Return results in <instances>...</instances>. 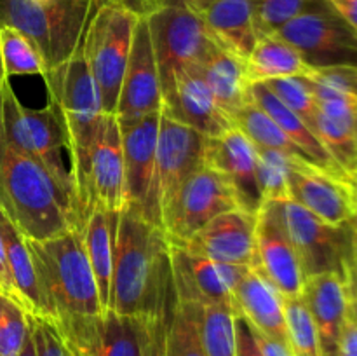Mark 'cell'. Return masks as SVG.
<instances>
[{
	"label": "cell",
	"instance_id": "44",
	"mask_svg": "<svg viewBox=\"0 0 357 356\" xmlns=\"http://www.w3.org/2000/svg\"><path fill=\"white\" fill-rule=\"evenodd\" d=\"M255 334H257L258 346H260L261 353H264L265 356H293L288 342L275 341V339L267 337V335H261L260 332L257 330H255Z\"/></svg>",
	"mask_w": 357,
	"mask_h": 356
},
{
	"label": "cell",
	"instance_id": "9",
	"mask_svg": "<svg viewBox=\"0 0 357 356\" xmlns=\"http://www.w3.org/2000/svg\"><path fill=\"white\" fill-rule=\"evenodd\" d=\"M278 35L289 42L312 70H357V28L328 2L293 17Z\"/></svg>",
	"mask_w": 357,
	"mask_h": 356
},
{
	"label": "cell",
	"instance_id": "45",
	"mask_svg": "<svg viewBox=\"0 0 357 356\" xmlns=\"http://www.w3.org/2000/svg\"><path fill=\"white\" fill-rule=\"evenodd\" d=\"M338 14L345 17L352 27L357 28V0H326Z\"/></svg>",
	"mask_w": 357,
	"mask_h": 356
},
{
	"label": "cell",
	"instance_id": "18",
	"mask_svg": "<svg viewBox=\"0 0 357 356\" xmlns=\"http://www.w3.org/2000/svg\"><path fill=\"white\" fill-rule=\"evenodd\" d=\"M288 199L331 225H342L354 215V187L351 178L331 175L307 161L289 171Z\"/></svg>",
	"mask_w": 357,
	"mask_h": 356
},
{
	"label": "cell",
	"instance_id": "13",
	"mask_svg": "<svg viewBox=\"0 0 357 356\" xmlns=\"http://www.w3.org/2000/svg\"><path fill=\"white\" fill-rule=\"evenodd\" d=\"M255 271L264 274L284 299L302 297L305 274L289 239L282 201H265L257 213Z\"/></svg>",
	"mask_w": 357,
	"mask_h": 356
},
{
	"label": "cell",
	"instance_id": "38",
	"mask_svg": "<svg viewBox=\"0 0 357 356\" xmlns=\"http://www.w3.org/2000/svg\"><path fill=\"white\" fill-rule=\"evenodd\" d=\"M31 334L30 316L14 300L0 295V356H17Z\"/></svg>",
	"mask_w": 357,
	"mask_h": 356
},
{
	"label": "cell",
	"instance_id": "33",
	"mask_svg": "<svg viewBox=\"0 0 357 356\" xmlns=\"http://www.w3.org/2000/svg\"><path fill=\"white\" fill-rule=\"evenodd\" d=\"M232 306L202 307L201 339L206 356H236V325Z\"/></svg>",
	"mask_w": 357,
	"mask_h": 356
},
{
	"label": "cell",
	"instance_id": "8",
	"mask_svg": "<svg viewBox=\"0 0 357 356\" xmlns=\"http://www.w3.org/2000/svg\"><path fill=\"white\" fill-rule=\"evenodd\" d=\"M143 16L149 23L164 101L169 96L178 73L201 65L218 45L201 16L187 7H162Z\"/></svg>",
	"mask_w": 357,
	"mask_h": 356
},
{
	"label": "cell",
	"instance_id": "26",
	"mask_svg": "<svg viewBox=\"0 0 357 356\" xmlns=\"http://www.w3.org/2000/svg\"><path fill=\"white\" fill-rule=\"evenodd\" d=\"M121 213L108 212L105 208H94L82 225L84 246L91 269L96 278L100 300L103 311H110V290L114 278L115 236Z\"/></svg>",
	"mask_w": 357,
	"mask_h": 356
},
{
	"label": "cell",
	"instance_id": "22",
	"mask_svg": "<svg viewBox=\"0 0 357 356\" xmlns=\"http://www.w3.org/2000/svg\"><path fill=\"white\" fill-rule=\"evenodd\" d=\"M195 13L220 49L246 61L260 38L253 0H211Z\"/></svg>",
	"mask_w": 357,
	"mask_h": 356
},
{
	"label": "cell",
	"instance_id": "53",
	"mask_svg": "<svg viewBox=\"0 0 357 356\" xmlns=\"http://www.w3.org/2000/svg\"><path fill=\"white\" fill-rule=\"evenodd\" d=\"M138 2H139V0H138ZM138 9H139V7H138Z\"/></svg>",
	"mask_w": 357,
	"mask_h": 356
},
{
	"label": "cell",
	"instance_id": "29",
	"mask_svg": "<svg viewBox=\"0 0 357 356\" xmlns=\"http://www.w3.org/2000/svg\"><path fill=\"white\" fill-rule=\"evenodd\" d=\"M0 234H2L3 244H6L10 274H13L17 293L23 300L24 311L33 316H45L44 300H42L40 290H38L37 274H35L31 253L28 250L26 237L3 215L2 209H0Z\"/></svg>",
	"mask_w": 357,
	"mask_h": 356
},
{
	"label": "cell",
	"instance_id": "32",
	"mask_svg": "<svg viewBox=\"0 0 357 356\" xmlns=\"http://www.w3.org/2000/svg\"><path fill=\"white\" fill-rule=\"evenodd\" d=\"M0 61L7 79L14 75H42L47 73L44 58L30 38L10 27H0Z\"/></svg>",
	"mask_w": 357,
	"mask_h": 356
},
{
	"label": "cell",
	"instance_id": "34",
	"mask_svg": "<svg viewBox=\"0 0 357 356\" xmlns=\"http://www.w3.org/2000/svg\"><path fill=\"white\" fill-rule=\"evenodd\" d=\"M257 147V145H255ZM302 159L284 152L257 147V173L264 201H284L288 199L289 171Z\"/></svg>",
	"mask_w": 357,
	"mask_h": 356
},
{
	"label": "cell",
	"instance_id": "27",
	"mask_svg": "<svg viewBox=\"0 0 357 356\" xmlns=\"http://www.w3.org/2000/svg\"><path fill=\"white\" fill-rule=\"evenodd\" d=\"M199 68L218 107L234 121L250 101L251 84L246 79L244 61L216 47Z\"/></svg>",
	"mask_w": 357,
	"mask_h": 356
},
{
	"label": "cell",
	"instance_id": "16",
	"mask_svg": "<svg viewBox=\"0 0 357 356\" xmlns=\"http://www.w3.org/2000/svg\"><path fill=\"white\" fill-rule=\"evenodd\" d=\"M162 103V89L149 23L146 17L139 14L115 115L119 122L136 121L153 112H160Z\"/></svg>",
	"mask_w": 357,
	"mask_h": 356
},
{
	"label": "cell",
	"instance_id": "41",
	"mask_svg": "<svg viewBox=\"0 0 357 356\" xmlns=\"http://www.w3.org/2000/svg\"><path fill=\"white\" fill-rule=\"evenodd\" d=\"M0 295L14 300V302L20 304V306L24 309L23 300H21L20 293H17L16 285H14L13 274H10L9 262H7V253H6V244H3L2 234H0Z\"/></svg>",
	"mask_w": 357,
	"mask_h": 356
},
{
	"label": "cell",
	"instance_id": "47",
	"mask_svg": "<svg viewBox=\"0 0 357 356\" xmlns=\"http://www.w3.org/2000/svg\"><path fill=\"white\" fill-rule=\"evenodd\" d=\"M352 180V187H354V215H352V227H354L356 234H357V175H354V177L351 178Z\"/></svg>",
	"mask_w": 357,
	"mask_h": 356
},
{
	"label": "cell",
	"instance_id": "39",
	"mask_svg": "<svg viewBox=\"0 0 357 356\" xmlns=\"http://www.w3.org/2000/svg\"><path fill=\"white\" fill-rule=\"evenodd\" d=\"M28 316H30L31 339L37 356H70L68 346L54 321L33 314Z\"/></svg>",
	"mask_w": 357,
	"mask_h": 356
},
{
	"label": "cell",
	"instance_id": "40",
	"mask_svg": "<svg viewBox=\"0 0 357 356\" xmlns=\"http://www.w3.org/2000/svg\"><path fill=\"white\" fill-rule=\"evenodd\" d=\"M236 325V356H265L258 346L257 334L243 314H234Z\"/></svg>",
	"mask_w": 357,
	"mask_h": 356
},
{
	"label": "cell",
	"instance_id": "7",
	"mask_svg": "<svg viewBox=\"0 0 357 356\" xmlns=\"http://www.w3.org/2000/svg\"><path fill=\"white\" fill-rule=\"evenodd\" d=\"M282 215L305 279L335 274L347 283L357 236L352 223L331 225L291 199L282 201Z\"/></svg>",
	"mask_w": 357,
	"mask_h": 356
},
{
	"label": "cell",
	"instance_id": "25",
	"mask_svg": "<svg viewBox=\"0 0 357 356\" xmlns=\"http://www.w3.org/2000/svg\"><path fill=\"white\" fill-rule=\"evenodd\" d=\"M250 100L253 101L257 107H260L286 135L289 136L295 145H298L300 149L305 152V156L309 157L310 163L314 166L321 168V170L328 171L331 175H337L342 178H351L342 171V168L338 166L333 161V157L330 156L324 145L321 143V140L317 138L316 133L307 126V122L303 121L300 115H296L291 108L286 107L264 82L251 84L250 86Z\"/></svg>",
	"mask_w": 357,
	"mask_h": 356
},
{
	"label": "cell",
	"instance_id": "37",
	"mask_svg": "<svg viewBox=\"0 0 357 356\" xmlns=\"http://www.w3.org/2000/svg\"><path fill=\"white\" fill-rule=\"evenodd\" d=\"M324 3L326 0H253L258 35L278 34L293 17Z\"/></svg>",
	"mask_w": 357,
	"mask_h": 356
},
{
	"label": "cell",
	"instance_id": "14",
	"mask_svg": "<svg viewBox=\"0 0 357 356\" xmlns=\"http://www.w3.org/2000/svg\"><path fill=\"white\" fill-rule=\"evenodd\" d=\"M169 253L174 290L180 302L197 304L202 307L216 304L234 307L237 286L251 267L211 260L176 244H169Z\"/></svg>",
	"mask_w": 357,
	"mask_h": 356
},
{
	"label": "cell",
	"instance_id": "12",
	"mask_svg": "<svg viewBox=\"0 0 357 356\" xmlns=\"http://www.w3.org/2000/svg\"><path fill=\"white\" fill-rule=\"evenodd\" d=\"M159 121L160 112H153L136 121L119 122L124 154L126 209L142 215L157 227H160V220L153 202V180Z\"/></svg>",
	"mask_w": 357,
	"mask_h": 356
},
{
	"label": "cell",
	"instance_id": "51",
	"mask_svg": "<svg viewBox=\"0 0 357 356\" xmlns=\"http://www.w3.org/2000/svg\"><path fill=\"white\" fill-rule=\"evenodd\" d=\"M122 2H126L128 3V6H131L132 9H136L139 13V9H138V0H122Z\"/></svg>",
	"mask_w": 357,
	"mask_h": 356
},
{
	"label": "cell",
	"instance_id": "35",
	"mask_svg": "<svg viewBox=\"0 0 357 356\" xmlns=\"http://www.w3.org/2000/svg\"><path fill=\"white\" fill-rule=\"evenodd\" d=\"M286 330L293 356H323L316 323L302 297L284 299Z\"/></svg>",
	"mask_w": 357,
	"mask_h": 356
},
{
	"label": "cell",
	"instance_id": "5",
	"mask_svg": "<svg viewBox=\"0 0 357 356\" xmlns=\"http://www.w3.org/2000/svg\"><path fill=\"white\" fill-rule=\"evenodd\" d=\"M0 115H2L3 131L9 142L38 161L47 170L63 194L70 199L73 209L75 192H73L70 164H66L65 161L68 142H66L65 124L59 117L56 105L49 100L47 107L42 110H31L24 107L14 93L2 68L0 70ZM73 216H75V209H73Z\"/></svg>",
	"mask_w": 357,
	"mask_h": 356
},
{
	"label": "cell",
	"instance_id": "50",
	"mask_svg": "<svg viewBox=\"0 0 357 356\" xmlns=\"http://www.w3.org/2000/svg\"><path fill=\"white\" fill-rule=\"evenodd\" d=\"M66 346H68V349H70V356H86L84 353H80L79 349L73 348V346H70V344H66Z\"/></svg>",
	"mask_w": 357,
	"mask_h": 356
},
{
	"label": "cell",
	"instance_id": "46",
	"mask_svg": "<svg viewBox=\"0 0 357 356\" xmlns=\"http://www.w3.org/2000/svg\"><path fill=\"white\" fill-rule=\"evenodd\" d=\"M347 293H349V309L347 316L357 325V283L347 281Z\"/></svg>",
	"mask_w": 357,
	"mask_h": 356
},
{
	"label": "cell",
	"instance_id": "23",
	"mask_svg": "<svg viewBox=\"0 0 357 356\" xmlns=\"http://www.w3.org/2000/svg\"><path fill=\"white\" fill-rule=\"evenodd\" d=\"M302 299L316 323L323 353L338 351V339L347 320V283L335 274H317L305 279Z\"/></svg>",
	"mask_w": 357,
	"mask_h": 356
},
{
	"label": "cell",
	"instance_id": "19",
	"mask_svg": "<svg viewBox=\"0 0 357 356\" xmlns=\"http://www.w3.org/2000/svg\"><path fill=\"white\" fill-rule=\"evenodd\" d=\"M176 246L223 264L253 269L257 260V215L230 209L215 216L187 243Z\"/></svg>",
	"mask_w": 357,
	"mask_h": 356
},
{
	"label": "cell",
	"instance_id": "1",
	"mask_svg": "<svg viewBox=\"0 0 357 356\" xmlns=\"http://www.w3.org/2000/svg\"><path fill=\"white\" fill-rule=\"evenodd\" d=\"M176 306L166 234L142 215L124 209L115 236L110 311L167 332Z\"/></svg>",
	"mask_w": 357,
	"mask_h": 356
},
{
	"label": "cell",
	"instance_id": "20",
	"mask_svg": "<svg viewBox=\"0 0 357 356\" xmlns=\"http://www.w3.org/2000/svg\"><path fill=\"white\" fill-rule=\"evenodd\" d=\"M162 110L206 138H218L236 128L232 119L223 114L215 101L199 66L178 73L169 96L164 100Z\"/></svg>",
	"mask_w": 357,
	"mask_h": 356
},
{
	"label": "cell",
	"instance_id": "24",
	"mask_svg": "<svg viewBox=\"0 0 357 356\" xmlns=\"http://www.w3.org/2000/svg\"><path fill=\"white\" fill-rule=\"evenodd\" d=\"M234 307L261 335L288 342L284 297L264 274L255 269L248 271L236 290Z\"/></svg>",
	"mask_w": 357,
	"mask_h": 356
},
{
	"label": "cell",
	"instance_id": "17",
	"mask_svg": "<svg viewBox=\"0 0 357 356\" xmlns=\"http://www.w3.org/2000/svg\"><path fill=\"white\" fill-rule=\"evenodd\" d=\"M206 166L225 178L239 209L253 215L260 212L265 201L258 184L257 147L239 128H232L218 138H208Z\"/></svg>",
	"mask_w": 357,
	"mask_h": 356
},
{
	"label": "cell",
	"instance_id": "6",
	"mask_svg": "<svg viewBox=\"0 0 357 356\" xmlns=\"http://www.w3.org/2000/svg\"><path fill=\"white\" fill-rule=\"evenodd\" d=\"M139 13L122 0L96 7L82 38L87 66L100 89L105 114H115Z\"/></svg>",
	"mask_w": 357,
	"mask_h": 356
},
{
	"label": "cell",
	"instance_id": "10",
	"mask_svg": "<svg viewBox=\"0 0 357 356\" xmlns=\"http://www.w3.org/2000/svg\"><path fill=\"white\" fill-rule=\"evenodd\" d=\"M239 209L225 178L209 166L195 171L174 194L160 215V227L169 244H185L215 216Z\"/></svg>",
	"mask_w": 357,
	"mask_h": 356
},
{
	"label": "cell",
	"instance_id": "21",
	"mask_svg": "<svg viewBox=\"0 0 357 356\" xmlns=\"http://www.w3.org/2000/svg\"><path fill=\"white\" fill-rule=\"evenodd\" d=\"M89 192L93 209L105 208L122 213L128 205L122 135L115 114H105L101 122L100 136L91 159Z\"/></svg>",
	"mask_w": 357,
	"mask_h": 356
},
{
	"label": "cell",
	"instance_id": "42",
	"mask_svg": "<svg viewBox=\"0 0 357 356\" xmlns=\"http://www.w3.org/2000/svg\"><path fill=\"white\" fill-rule=\"evenodd\" d=\"M211 0H139V14L152 13L155 9H162V7H187V9L197 10L202 6H206Z\"/></svg>",
	"mask_w": 357,
	"mask_h": 356
},
{
	"label": "cell",
	"instance_id": "15",
	"mask_svg": "<svg viewBox=\"0 0 357 356\" xmlns=\"http://www.w3.org/2000/svg\"><path fill=\"white\" fill-rule=\"evenodd\" d=\"M66 344L86 356H145L146 328L138 318L107 311L58 325Z\"/></svg>",
	"mask_w": 357,
	"mask_h": 356
},
{
	"label": "cell",
	"instance_id": "36",
	"mask_svg": "<svg viewBox=\"0 0 357 356\" xmlns=\"http://www.w3.org/2000/svg\"><path fill=\"white\" fill-rule=\"evenodd\" d=\"M264 84L286 107L300 115L314 131V122H316L319 107H317V98L307 75L282 77V79L267 80Z\"/></svg>",
	"mask_w": 357,
	"mask_h": 356
},
{
	"label": "cell",
	"instance_id": "3",
	"mask_svg": "<svg viewBox=\"0 0 357 356\" xmlns=\"http://www.w3.org/2000/svg\"><path fill=\"white\" fill-rule=\"evenodd\" d=\"M0 209L26 239H47L72 227L79 229L70 199L38 161L9 142L3 131L2 115Z\"/></svg>",
	"mask_w": 357,
	"mask_h": 356
},
{
	"label": "cell",
	"instance_id": "49",
	"mask_svg": "<svg viewBox=\"0 0 357 356\" xmlns=\"http://www.w3.org/2000/svg\"><path fill=\"white\" fill-rule=\"evenodd\" d=\"M349 279L351 281L357 283V236H356V250H354V264H352V271H351V276H349ZM347 279V281H349Z\"/></svg>",
	"mask_w": 357,
	"mask_h": 356
},
{
	"label": "cell",
	"instance_id": "11",
	"mask_svg": "<svg viewBox=\"0 0 357 356\" xmlns=\"http://www.w3.org/2000/svg\"><path fill=\"white\" fill-rule=\"evenodd\" d=\"M206 143L204 135L160 110L153 180V202L159 220L181 185L206 166Z\"/></svg>",
	"mask_w": 357,
	"mask_h": 356
},
{
	"label": "cell",
	"instance_id": "2",
	"mask_svg": "<svg viewBox=\"0 0 357 356\" xmlns=\"http://www.w3.org/2000/svg\"><path fill=\"white\" fill-rule=\"evenodd\" d=\"M44 79L49 100L56 105L65 124L70 175L75 192L73 209L82 230L84 222L93 212L89 192L91 159L105 117L100 89L84 58L82 42L68 61L49 70Z\"/></svg>",
	"mask_w": 357,
	"mask_h": 356
},
{
	"label": "cell",
	"instance_id": "43",
	"mask_svg": "<svg viewBox=\"0 0 357 356\" xmlns=\"http://www.w3.org/2000/svg\"><path fill=\"white\" fill-rule=\"evenodd\" d=\"M338 356H357V325L349 316L338 339Z\"/></svg>",
	"mask_w": 357,
	"mask_h": 356
},
{
	"label": "cell",
	"instance_id": "4",
	"mask_svg": "<svg viewBox=\"0 0 357 356\" xmlns=\"http://www.w3.org/2000/svg\"><path fill=\"white\" fill-rule=\"evenodd\" d=\"M45 316L65 321L105 314L82 230L68 229L47 239H26Z\"/></svg>",
	"mask_w": 357,
	"mask_h": 356
},
{
	"label": "cell",
	"instance_id": "48",
	"mask_svg": "<svg viewBox=\"0 0 357 356\" xmlns=\"http://www.w3.org/2000/svg\"><path fill=\"white\" fill-rule=\"evenodd\" d=\"M17 356H37V353H35V346H33V339H31V334H30V337H28L24 348L21 349V353Z\"/></svg>",
	"mask_w": 357,
	"mask_h": 356
},
{
	"label": "cell",
	"instance_id": "30",
	"mask_svg": "<svg viewBox=\"0 0 357 356\" xmlns=\"http://www.w3.org/2000/svg\"><path fill=\"white\" fill-rule=\"evenodd\" d=\"M234 124H236V128H239L255 145L260 147V149L279 150V152L288 154V156L295 157V159H302L310 163L309 157L305 156V152H303L298 145H295V143L289 140V136L251 100L248 101V103L244 105L243 110L237 114V117L234 119Z\"/></svg>",
	"mask_w": 357,
	"mask_h": 356
},
{
	"label": "cell",
	"instance_id": "52",
	"mask_svg": "<svg viewBox=\"0 0 357 356\" xmlns=\"http://www.w3.org/2000/svg\"><path fill=\"white\" fill-rule=\"evenodd\" d=\"M323 356H338V351H333V353H323Z\"/></svg>",
	"mask_w": 357,
	"mask_h": 356
},
{
	"label": "cell",
	"instance_id": "31",
	"mask_svg": "<svg viewBox=\"0 0 357 356\" xmlns=\"http://www.w3.org/2000/svg\"><path fill=\"white\" fill-rule=\"evenodd\" d=\"M201 313L202 306L178 300L162 356H206L201 339Z\"/></svg>",
	"mask_w": 357,
	"mask_h": 356
},
{
	"label": "cell",
	"instance_id": "28",
	"mask_svg": "<svg viewBox=\"0 0 357 356\" xmlns=\"http://www.w3.org/2000/svg\"><path fill=\"white\" fill-rule=\"evenodd\" d=\"M244 72L250 84L293 75H309L312 72L302 54L281 35L271 34L258 38L257 45L244 61Z\"/></svg>",
	"mask_w": 357,
	"mask_h": 356
}]
</instances>
